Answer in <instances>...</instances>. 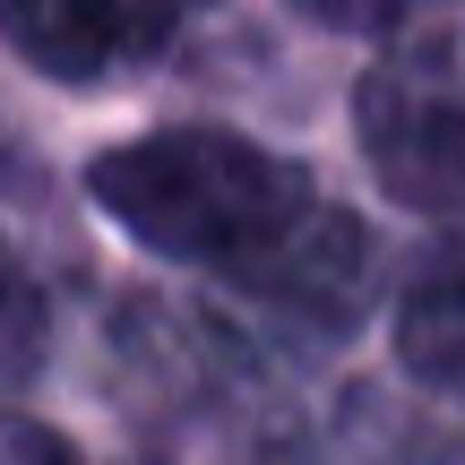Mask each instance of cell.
Returning <instances> with one entry per match:
<instances>
[{"label": "cell", "instance_id": "4", "mask_svg": "<svg viewBox=\"0 0 465 465\" xmlns=\"http://www.w3.org/2000/svg\"><path fill=\"white\" fill-rule=\"evenodd\" d=\"M397 362L414 371L431 397L465 405V259H440L405 284L397 302Z\"/></svg>", "mask_w": 465, "mask_h": 465}, {"label": "cell", "instance_id": "5", "mask_svg": "<svg viewBox=\"0 0 465 465\" xmlns=\"http://www.w3.org/2000/svg\"><path fill=\"white\" fill-rule=\"evenodd\" d=\"M44 293H35V276L17 267V250L0 242V388H26L35 371H44Z\"/></svg>", "mask_w": 465, "mask_h": 465}, {"label": "cell", "instance_id": "1", "mask_svg": "<svg viewBox=\"0 0 465 465\" xmlns=\"http://www.w3.org/2000/svg\"><path fill=\"white\" fill-rule=\"evenodd\" d=\"M86 199L130 242L207 267L216 284L302 319V328H353L371 276H380L362 216L336 207L311 164L267 155L207 121L104 147L86 164Z\"/></svg>", "mask_w": 465, "mask_h": 465}, {"label": "cell", "instance_id": "2", "mask_svg": "<svg viewBox=\"0 0 465 465\" xmlns=\"http://www.w3.org/2000/svg\"><path fill=\"white\" fill-rule=\"evenodd\" d=\"M0 35L44 78L95 86L207 61V35H242L232 0H0Z\"/></svg>", "mask_w": 465, "mask_h": 465}, {"label": "cell", "instance_id": "3", "mask_svg": "<svg viewBox=\"0 0 465 465\" xmlns=\"http://www.w3.org/2000/svg\"><path fill=\"white\" fill-rule=\"evenodd\" d=\"M362 155L397 207L465 224V69L449 52H397L362 78Z\"/></svg>", "mask_w": 465, "mask_h": 465}, {"label": "cell", "instance_id": "6", "mask_svg": "<svg viewBox=\"0 0 465 465\" xmlns=\"http://www.w3.org/2000/svg\"><path fill=\"white\" fill-rule=\"evenodd\" d=\"M284 9H302L328 35H397V26H414V17L449 9V0H284Z\"/></svg>", "mask_w": 465, "mask_h": 465}, {"label": "cell", "instance_id": "7", "mask_svg": "<svg viewBox=\"0 0 465 465\" xmlns=\"http://www.w3.org/2000/svg\"><path fill=\"white\" fill-rule=\"evenodd\" d=\"M0 465H78V457H69V440H52L44 422L0 414Z\"/></svg>", "mask_w": 465, "mask_h": 465}]
</instances>
